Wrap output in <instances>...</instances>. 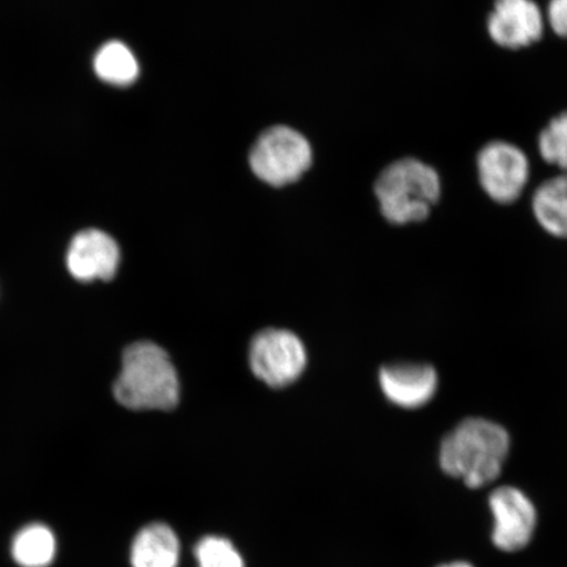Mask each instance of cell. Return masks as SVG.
<instances>
[{"label":"cell","instance_id":"11","mask_svg":"<svg viewBox=\"0 0 567 567\" xmlns=\"http://www.w3.org/2000/svg\"><path fill=\"white\" fill-rule=\"evenodd\" d=\"M179 559V538L165 523L148 524L134 537L132 567H177Z\"/></svg>","mask_w":567,"mask_h":567},{"label":"cell","instance_id":"16","mask_svg":"<svg viewBox=\"0 0 567 567\" xmlns=\"http://www.w3.org/2000/svg\"><path fill=\"white\" fill-rule=\"evenodd\" d=\"M542 157L567 172V113L553 118L538 138Z\"/></svg>","mask_w":567,"mask_h":567},{"label":"cell","instance_id":"7","mask_svg":"<svg viewBox=\"0 0 567 567\" xmlns=\"http://www.w3.org/2000/svg\"><path fill=\"white\" fill-rule=\"evenodd\" d=\"M494 516L493 542L496 548L517 551L534 537L536 509L527 495L513 486L496 488L488 498Z\"/></svg>","mask_w":567,"mask_h":567},{"label":"cell","instance_id":"17","mask_svg":"<svg viewBox=\"0 0 567 567\" xmlns=\"http://www.w3.org/2000/svg\"><path fill=\"white\" fill-rule=\"evenodd\" d=\"M548 17L553 31L567 38V0H550Z\"/></svg>","mask_w":567,"mask_h":567},{"label":"cell","instance_id":"15","mask_svg":"<svg viewBox=\"0 0 567 567\" xmlns=\"http://www.w3.org/2000/svg\"><path fill=\"white\" fill-rule=\"evenodd\" d=\"M197 567H245L244 558L228 538L207 536L195 547Z\"/></svg>","mask_w":567,"mask_h":567},{"label":"cell","instance_id":"6","mask_svg":"<svg viewBox=\"0 0 567 567\" xmlns=\"http://www.w3.org/2000/svg\"><path fill=\"white\" fill-rule=\"evenodd\" d=\"M477 163L482 187L494 202L509 204L519 198L529 174L528 159L519 147L492 142L482 148Z\"/></svg>","mask_w":567,"mask_h":567},{"label":"cell","instance_id":"18","mask_svg":"<svg viewBox=\"0 0 567 567\" xmlns=\"http://www.w3.org/2000/svg\"><path fill=\"white\" fill-rule=\"evenodd\" d=\"M439 567H473V566L470 564H466V563H452V564H446V565H442Z\"/></svg>","mask_w":567,"mask_h":567},{"label":"cell","instance_id":"10","mask_svg":"<svg viewBox=\"0 0 567 567\" xmlns=\"http://www.w3.org/2000/svg\"><path fill=\"white\" fill-rule=\"evenodd\" d=\"M434 367L396 363L382 368L380 385L390 402L403 409H420L434 399L437 390Z\"/></svg>","mask_w":567,"mask_h":567},{"label":"cell","instance_id":"8","mask_svg":"<svg viewBox=\"0 0 567 567\" xmlns=\"http://www.w3.org/2000/svg\"><path fill=\"white\" fill-rule=\"evenodd\" d=\"M118 264L116 240L102 230H83L71 240L66 265L76 280H111L117 272Z\"/></svg>","mask_w":567,"mask_h":567},{"label":"cell","instance_id":"13","mask_svg":"<svg viewBox=\"0 0 567 567\" xmlns=\"http://www.w3.org/2000/svg\"><path fill=\"white\" fill-rule=\"evenodd\" d=\"M11 553L20 567L51 566L56 553L53 530L45 524H28L13 537Z\"/></svg>","mask_w":567,"mask_h":567},{"label":"cell","instance_id":"9","mask_svg":"<svg viewBox=\"0 0 567 567\" xmlns=\"http://www.w3.org/2000/svg\"><path fill=\"white\" fill-rule=\"evenodd\" d=\"M487 28L496 44L507 49L534 44L544 30L542 12L532 0H495Z\"/></svg>","mask_w":567,"mask_h":567},{"label":"cell","instance_id":"5","mask_svg":"<svg viewBox=\"0 0 567 567\" xmlns=\"http://www.w3.org/2000/svg\"><path fill=\"white\" fill-rule=\"evenodd\" d=\"M307 359L301 339L280 329L259 332L248 352L252 373L271 388L293 384L305 371Z\"/></svg>","mask_w":567,"mask_h":567},{"label":"cell","instance_id":"4","mask_svg":"<svg viewBox=\"0 0 567 567\" xmlns=\"http://www.w3.org/2000/svg\"><path fill=\"white\" fill-rule=\"evenodd\" d=\"M310 165L309 142L288 126L269 127L255 142L250 154L254 174L274 187L299 181Z\"/></svg>","mask_w":567,"mask_h":567},{"label":"cell","instance_id":"14","mask_svg":"<svg viewBox=\"0 0 567 567\" xmlns=\"http://www.w3.org/2000/svg\"><path fill=\"white\" fill-rule=\"evenodd\" d=\"M94 68L102 81L113 86H130L140 73L138 62L123 42L111 41L95 55Z\"/></svg>","mask_w":567,"mask_h":567},{"label":"cell","instance_id":"12","mask_svg":"<svg viewBox=\"0 0 567 567\" xmlns=\"http://www.w3.org/2000/svg\"><path fill=\"white\" fill-rule=\"evenodd\" d=\"M534 213L543 228L558 238H567V175L553 177L538 187Z\"/></svg>","mask_w":567,"mask_h":567},{"label":"cell","instance_id":"3","mask_svg":"<svg viewBox=\"0 0 567 567\" xmlns=\"http://www.w3.org/2000/svg\"><path fill=\"white\" fill-rule=\"evenodd\" d=\"M374 190L389 223H421L441 197V179L434 168L406 158L386 167L375 182Z\"/></svg>","mask_w":567,"mask_h":567},{"label":"cell","instance_id":"2","mask_svg":"<svg viewBox=\"0 0 567 567\" xmlns=\"http://www.w3.org/2000/svg\"><path fill=\"white\" fill-rule=\"evenodd\" d=\"M113 394L120 405L131 410L176 408L181 384L168 353L152 342L127 347Z\"/></svg>","mask_w":567,"mask_h":567},{"label":"cell","instance_id":"1","mask_svg":"<svg viewBox=\"0 0 567 567\" xmlns=\"http://www.w3.org/2000/svg\"><path fill=\"white\" fill-rule=\"evenodd\" d=\"M509 444L508 432L501 424L470 417L444 437L442 470L472 488L485 486L499 477Z\"/></svg>","mask_w":567,"mask_h":567}]
</instances>
